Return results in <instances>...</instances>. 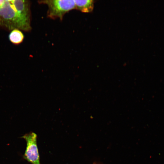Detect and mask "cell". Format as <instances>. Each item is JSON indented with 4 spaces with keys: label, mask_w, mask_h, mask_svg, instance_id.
Returning <instances> with one entry per match:
<instances>
[{
    "label": "cell",
    "mask_w": 164,
    "mask_h": 164,
    "mask_svg": "<svg viewBox=\"0 0 164 164\" xmlns=\"http://www.w3.org/2000/svg\"><path fill=\"white\" fill-rule=\"evenodd\" d=\"M39 4L48 7L47 16L52 19L62 20L64 15L75 9L74 0H46L39 1Z\"/></svg>",
    "instance_id": "7a4b0ae2"
},
{
    "label": "cell",
    "mask_w": 164,
    "mask_h": 164,
    "mask_svg": "<svg viewBox=\"0 0 164 164\" xmlns=\"http://www.w3.org/2000/svg\"><path fill=\"white\" fill-rule=\"evenodd\" d=\"M93 164H96V163H94Z\"/></svg>",
    "instance_id": "52a82bcc"
},
{
    "label": "cell",
    "mask_w": 164,
    "mask_h": 164,
    "mask_svg": "<svg viewBox=\"0 0 164 164\" xmlns=\"http://www.w3.org/2000/svg\"><path fill=\"white\" fill-rule=\"evenodd\" d=\"M37 137L36 134L33 132L26 134L21 137L24 139L26 142L23 158L32 164H40Z\"/></svg>",
    "instance_id": "3957f363"
},
{
    "label": "cell",
    "mask_w": 164,
    "mask_h": 164,
    "mask_svg": "<svg viewBox=\"0 0 164 164\" xmlns=\"http://www.w3.org/2000/svg\"><path fill=\"white\" fill-rule=\"evenodd\" d=\"M75 9L84 13L92 11L94 8V1L92 0H74Z\"/></svg>",
    "instance_id": "277c9868"
},
{
    "label": "cell",
    "mask_w": 164,
    "mask_h": 164,
    "mask_svg": "<svg viewBox=\"0 0 164 164\" xmlns=\"http://www.w3.org/2000/svg\"><path fill=\"white\" fill-rule=\"evenodd\" d=\"M5 0H0V8L3 5Z\"/></svg>",
    "instance_id": "8992f818"
},
{
    "label": "cell",
    "mask_w": 164,
    "mask_h": 164,
    "mask_svg": "<svg viewBox=\"0 0 164 164\" xmlns=\"http://www.w3.org/2000/svg\"><path fill=\"white\" fill-rule=\"evenodd\" d=\"M9 38L10 41L15 44L21 43L24 39V35L23 33L18 29L12 30L10 33Z\"/></svg>",
    "instance_id": "5b68a950"
},
{
    "label": "cell",
    "mask_w": 164,
    "mask_h": 164,
    "mask_svg": "<svg viewBox=\"0 0 164 164\" xmlns=\"http://www.w3.org/2000/svg\"><path fill=\"white\" fill-rule=\"evenodd\" d=\"M31 15L29 1L5 0L0 8V25L9 30L28 32L31 29Z\"/></svg>",
    "instance_id": "6da1fadb"
}]
</instances>
